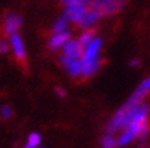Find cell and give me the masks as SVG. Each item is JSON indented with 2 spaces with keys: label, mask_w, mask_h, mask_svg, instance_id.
Returning a JSON list of instances; mask_svg holds the SVG:
<instances>
[{
  "label": "cell",
  "mask_w": 150,
  "mask_h": 148,
  "mask_svg": "<svg viewBox=\"0 0 150 148\" xmlns=\"http://www.w3.org/2000/svg\"><path fill=\"white\" fill-rule=\"evenodd\" d=\"M103 48V39L94 37L89 45L83 48V53L81 57L82 61V76L90 78L100 68V52Z\"/></svg>",
  "instance_id": "6da1fadb"
},
{
  "label": "cell",
  "mask_w": 150,
  "mask_h": 148,
  "mask_svg": "<svg viewBox=\"0 0 150 148\" xmlns=\"http://www.w3.org/2000/svg\"><path fill=\"white\" fill-rule=\"evenodd\" d=\"M123 6H124L123 0H112V1H107V3H100V1L93 0L90 4V7L96 8L100 15H112V14H116V12H119L122 10Z\"/></svg>",
  "instance_id": "7a4b0ae2"
},
{
  "label": "cell",
  "mask_w": 150,
  "mask_h": 148,
  "mask_svg": "<svg viewBox=\"0 0 150 148\" xmlns=\"http://www.w3.org/2000/svg\"><path fill=\"white\" fill-rule=\"evenodd\" d=\"M87 8H89V7H87L86 3L68 4V6H66V10H64V16L67 18L68 22L78 23L79 20L82 19V16L86 14Z\"/></svg>",
  "instance_id": "3957f363"
},
{
  "label": "cell",
  "mask_w": 150,
  "mask_h": 148,
  "mask_svg": "<svg viewBox=\"0 0 150 148\" xmlns=\"http://www.w3.org/2000/svg\"><path fill=\"white\" fill-rule=\"evenodd\" d=\"M62 65L74 78L82 75V61H81V59H72V57H67V56L63 55L62 56Z\"/></svg>",
  "instance_id": "277c9868"
},
{
  "label": "cell",
  "mask_w": 150,
  "mask_h": 148,
  "mask_svg": "<svg viewBox=\"0 0 150 148\" xmlns=\"http://www.w3.org/2000/svg\"><path fill=\"white\" fill-rule=\"evenodd\" d=\"M8 43L12 49V53L15 55V57L18 60H23L25 56H26V51H25V43L23 39L18 33H14V34L8 35Z\"/></svg>",
  "instance_id": "5b68a950"
},
{
  "label": "cell",
  "mask_w": 150,
  "mask_h": 148,
  "mask_svg": "<svg viewBox=\"0 0 150 148\" xmlns=\"http://www.w3.org/2000/svg\"><path fill=\"white\" fill-rule=\"evenodd\" d=\"M63 49V55L67 57H72V59H81L83 53V46L79 43L78 39H72L70 38L67 42L64 43Z\"/></svg>",
  "instance_id": "8992f818"
},
{
  "label": "cell",
  "mask_w": 150,
  "mask_h": 148,
  "mask_svg": "<svg viewBox=\"0 0 150 148\" xmlns=\"http://www.w3.org/2000/svg\"><path fill=\"white\" fill-rule=\"evenodd\" d=\"M100 16H101V15L98 14V11H97L96 8L89 7V8H87V11H86V14H85V15L82 16V19L78 22L79 27L85 29V30L93 27V26L97 23V20L100 19Z\"/></svg>",
  "instance_id": "52a82bcc"
},
{
  "label": "cell",
  "mask_w": 150,
  "mask_h": 148,
  "mask_svg": "<svg viewBox=\"0 0 150 148\" xmlns=\"http://www.w3.org/2000/svg\"><path fill=\"white\" fill-rule=\"evenodd\" d=\"M21 25H22V18L15 14H10L6 16V20H4V33L7 35L18 33Z\"/></svg>",
  "instance_id": "ba28073f"
},
{
  "label": "cell",
  "mask_w": 150,
  "mask_h": 148,
  "mask_svg": "<svg viewBox=\"0 0 150 148\" xmlns=\"http://www.w3.org/2000/svg\"><path fill=\"white\" fill-rule=\"evenodd\" d=\"M70 38H71V37H70V33H68V31L55 33V34L49 38L48 45H49V48H51V49H62V48L64 46V43L67 42Z\"/></svg>",
  "instance_id": "9c48e42d"
},
{
  "label": "cell",
  "mask_w": 150,
  "mask_h": 148,
  "mask_svg": "<svg viewBox=\"0 0 150 148\" xmlns=\"http://www.w3.org/2000/svg\"><path fill=\"white\" fill-rule=\"evenodd\" d=\"M134 139H137V136H135L134 133L131 132L128 128H124V130H123V132L119 135V137L116 139V141H117V145H119V147H124V145L130 144V143L134 140Z\"/></svg>",
  "instance_id": "30bf717a"
},
{
  "label": "cell",
  "mask_w": 150,
  "mask_h": 148,
  "mask_svg": "<svg viewBox=\"0 0 150 148\" xmlns=\"http://www.w3.org/2000/svg\"><path fill=\"white\" fill-rule=\"evenodd\" d=\"M40 144H41V136H40L38 133L33 132L29 135L23 148H37V147H40Z\"/></svg>",
  "instance_id": "8fae6325"
},
{
  "label": "cell",
  "mask_w": 150,
  "mask_h": 148,
  "mask_svg": "<svg viewBox=\"0 0 150 148\" xmlns=\"http://www.w3.org/2000/svg\"><path fill=\"white\" fill-rule=\"evenodd\" d=\"M68 27V20L66 16H62L59 19H56L53 23V33H62V31H67Z\"/></svg>",
  "instance_id": "7c38bea8"
},
{
  "label": "cell",
  "mask_w": 150,
  "mask_h": 148,
  "mask_svg": "<svg viewBox=\"0 0 150 148\" xmlns=\"http://www.w3.org/2000/svg\"><path fill=\"white\" fill-rule=\"evenodd\" d=\"M93 38H94V33H93L90 29H87V30H85L82 34L79 35L78 41H79V43L85 48L86 45H89V43L91 42V39H93Z\"/></svg>",
  "instance_id": "4fadbf2b"
},
{
  "label": "cell",
  "mask_w": 150,
  "mask_h": 148,
  "mask_svg": "<svg viewBox=\"0 0 150 148\" xmlns=\"http://www.w3.org/2000/svg\"><path fill=\"white\" fill-rule=\"evenodd\" d=\"M117 147V141L113 136L111 135H107L105 137H103L101 140V148H116Z\"/></svg>",
  "instance_id": "5bb4252c"
},
{
  "label": "cell",
  "mask_w": 150,
  "mask_h": 148,
  "mask_svg": "<svg viewBox=\"0 0 150 148\" xmlns=\"http://www.w3.org/2000/svg\"><path fill=\"white\" fill-rule=\"evenodd\" d=\"M0 116L3 118H10L12 116V110L10 106H3L1 109H0Z\"/></svg>",
  "instance_id": "9a60e30c"
},
{
  "label": "cell",
  "mask_w": 150,
  "mask_h": 148,
  "mask_svg": "<svg viewBox=\"0 0 150 148\" xmlns=\"http://www.w3.org/2000/svg\"><path fill=\"white\" fill-rule=\"evenodd\" d=\"M139 88H142L146 94H147V93H150V76H149V78H146L142 83H141V86H139Z\"/></svg>",
  "instance_id": "2e32d148"
},
{
  "label": "cell",
  "mask_w": 150,
  "mask_h": 148,
  "mask_svg": "<svg viewBox=\"0 0 150 148\" xmlns=\"http://www.w3.org/2000/svg\"><path fill=\"white\" fill-rule=\"evenodd\" d=\"M8 48H10V45H8L6 41H0V53H1V55L7 53V52H8Z\"/></svg>",
  "instance_id": "e0dca14e"
},
{
  "label": "cell",
  "mask_w": 150,
  "mask_h": 148,
  "mask_svg": "<svg viewBox=\"0 0 150 148\" xmlns=\"http://www.w3.org/2000/svg\"><path fill=\"white\" fill-rule=\"evenodd\" d=\"M87 0H63L64 6H68V4H74V3H86Z\"/></svg>",
  "instance_id": "ac0fdd59"
},
{
  "label": "cell",
  "mask_w": 150,
  "mask_h": 148,
  "mask_svg": "<svg viewBox=\"0 0 150 148\" xmlns=\"http://www.w3.org/2000/svg\"><path fill=\"white\" fill-rule=\"evenodd\" d=\"M56 94H57L59 97H66V91H64V90H62L60 87H57V88H56Z\"/></svg>",
  "instance_id": "d6986e66"
},
{
  "label": "cell",
  "mask_w": 150,
  "mask_h": 148,
  "mask_svg": "<svg viewBox=\"0 0 150 148\" xmlns=\"http://www.w3.org/2000/svg\"><path fill=\"white\" fill-rule=\"evenodd\" d=\"M139 65V60L138 59H134V60H131L130 61V67H137Z\"/></svg>",
  "instance_id": "ffe728a7"
},
{
  "label": "cell",
  "mask_w": 150,
  "mask_h": 148,
  "mask_svg": "<svg viewBox=\"0 0 150 148\" xmlns=\"http://www.w3.org/2000/svg\"><path fill=\"white\" fill-rule=\"evenodd\" d=\"M96 1H100V3H107V1H112V0H96Z\"/></svg>",
  "instance_id": "44dd1931"
},
{
  "label": "cell",
  "mask_w": 150,
  "mask_h": 148,
  "mask_svg": "<svg viewBox=\"0 0 150 148\" xmlns=\"http://www.w3.org/2000/svg\"><path fill=\"white\" fill-rule=\"evenodd\" d=\"M37 148H40V147H37Z\"/></svg>",
  "instance_id": "7402d4cb"
}]
</instances>
